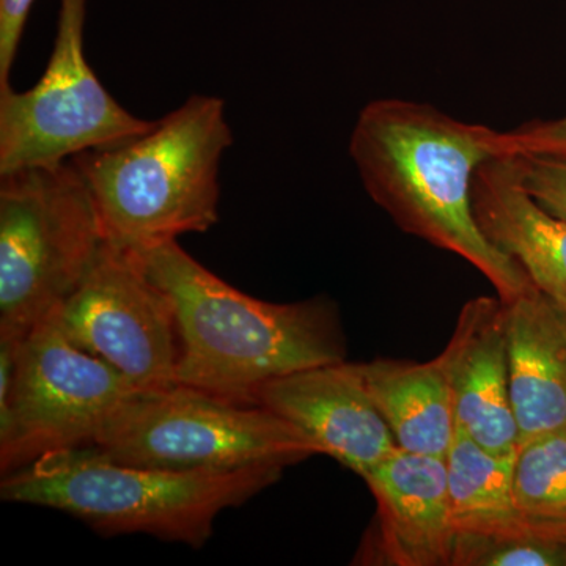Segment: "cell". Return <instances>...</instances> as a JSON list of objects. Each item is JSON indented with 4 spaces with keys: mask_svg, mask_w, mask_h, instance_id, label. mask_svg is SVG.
Instances as JSON below:
<instances>
[{
    "mask_svg": "<svg viewBox=\"0 0 566 566\" xmlns=\"http://www.w3.org/2000/svg\"><path fill=\"white\" fill-rule=\"evenodd\" d=\"M521 182L536 203L566 221V156H515Z\"/></svg>",
    "mask_w": 566,
    "mask_h": 566,
    "instance_id": "obj_19",
    "label": "cell"
},
{
    "mask_svg": "<svg viewBox=\"0 0 566 566\" xmlns=\"http://www.w3.org/2000/svg\"><path fill=\"white\" fill-rule=\"evenodd\" d=\"M233 134L218 96L193 95L140 136L70 159L107 243L145 252L219 221V169Z\"/></svg>",
    "mask_w": 566,
    "mask_h": 566,
    "instance_id": "obj_3",
    "label": "cell"
},
{
    "mask_svg": "<svg viewBox=\"0 0 566 566\" xmlns=\"http://www.w3.org/2000/svg\"><path fill=\"white\" fill-rule=\"evenodd\" d=\"M57 35L41 80L0 87V175L51 167L140 136L153 122L123 109L84 51L85 0H59Z\"/></svg>",
    "mask_w": 566,
    "mask_h": 566,
    "instance_id": "obj_8",
    "label": "cell"
},
{
    "mask_svg": "<svg viewBox=\"0 0 566 566\" xmlns=\"http://www.w3.org/2000/svg\"><path fill=\"white\" fill-rule=\"evenodd\" d=\"M253 403L300 428L319 453L360 476L398 449L354 364L319 365L279 376L255 390Z\"/></svg>",
    "mask_w": 566,
    "mask_h": 566,
    "instance_id": "obj_10",
    "label": "cell"
},
{
    "mask_svg": "<svg viewBox=\"0 0 566 566\" xmlns=\"http://www.w3.org/2000/svg\"><path fill=\"white\" fill-rule=\"evenodd\" d=\"M566 156V115L501 133L499 156Z\"/></svg>",
    "mask_w": 566,
    "mask_h": 566,
    "instance_id": "obj_20",
    "label": "cell"
},
{
    "mask_svg": "<svg viewBox=\"0 0 566 566\" xmlns=\"http://www.w3.org/2000/svg\"><path fill=\"white\" fill-rule=\"evenodd\" d=\"M142 392L71 340L57 311L18 346L9 394L0 397V471L92 446L123 405Z\"/></svg>",
    "mask_w": 566,
    "mask_h": 566,
    "instance_id": "obj_7",
    "label": "cell"
},
{
    "mask_svg": "<svg viewBox=\"0 0 566 566\" xmlns=\"http://www.w3.org/2000/svg\"><path fill=\"white\" fill-rule=\"evenodd\" d=\"M35 0H0V87L10 85V71L25 21Z\"/></svg>",
    "mask_w": 566,
    "mask_h": 566,
    "instance_id": "obj_21",
    "label": "cell"
},
{
    "mask_svg": "<svg viewBox=\"0 0 566 566\" xmlns=\"http://www.w3.org/2000/svg\"><path fill=\"white\" fill-rule=\"evenodd\" d=\"M161 286L177 318V385L253 403L271 379L345 363L334 311L323 301L273 304L255 300L197 262L178 241L133 252Z\"/></svg>",
    "mask_w": 566,
    "mask_h": 566,
    "instance_id": "obj_2",
    "label": "cell"
},
{
    "mask_svg": "<svg viewBox=\"0 0 566 566\" xmlns=\"http://www.w3.org/2000/svg\"><path fill=\"white\" fill-rule=\"evenodd\" d=\"M363 479L378 502L376 558L395 566H452L457 528L446 458L397 449Z\"/></svg>",
    "mask_w": 566,
    "mask_h": 566,
    "instance_id": "obj_11",
    "label": "cell"
},
{
    "mask_svg": "<svg viewBox=\"0 0 566 566\" xmlns=\"http://www.w3.org/2000/svg\"><path fill=\"white\" fill-rule=\"evenodd\" d=\"M398 449L446 458L457 433L452 387L441 357L424 364H354Z\"/></svg>",
    "mask_w": 566,
    "mask_h": 566,
    "instance_id": "obj_15",
    "label": "cell"
},
{
    "mask_svg": "<svg viewBox=\"0 0 566 566\" xmlns=\"http://www.w3.org/2000/svg\"><path fill=\"white\" fill-rule=\"evenodd\" d=\"M472 205L488 240L566 314V221L532 199L515 156L488 159L476 169Z\"/></svg>",
    "mask_w": 566,
    "mask_h": 566,
    "instance_id": "obj_13",
    "label": "cell"
},
{
    "mask_svg": "<svg viewBox=\"0 0 566 566\" xmlns=\"http://www.w3.org/2000/svg\"><path fill=\"white\" fill-rule=\"evenodd\" d=\"M106 243L70 161L0 175V335L24 338L73 294Z\"/></svg>",
    "mask_w": 566,
    "mask_h": 566,
    "instance_id": "obj_5",
    "label": "cell"
},
{
    "mask_svg": "<svg viewBox=\"0 0 566 566\" xmlns=\"http://www.w3.org/2000/svg\"><path fill=\"white\" fill-rule=\"evenodd\" d=\"M452 566H566V526L516 516L457 532Z\"/></svg>",
    "mask_w": 566,
    "mask_h": 566,
    "instance_id": "obj_17",
    "label": "cell"
},
{
    "mask_svg": "<svg viewBox=\"0 0 566 566\" xmlns=\"http://www.w3.org/2000/svg\"><path fill=\"white\" fill-rule=\"evenodd\" d=\"M499 137L428 104L379 99L360 112L349 155L368 196L405 232L461 256L510 301L535 285L488 240L472 205L476 169L497 158Z\"/></svg>",
    "mask_w": 566,
    "mask_h": 566,
    "instance_id": "obj_1",
    "label": "cell"
},
{
    "mask_svg": "<svg viewBox=\"0 0 566 566\" xmlns=\"http://www.w3.org/2000/svg\"><path fill=\"white\" fill-rule=\"evenodd\" d=\"M57 315L74 344L142 392L177 386L180 345L174 304L136 253L106 241Z\"/></svg>",
    "mask_w": 566,
    "mask_h": 566,
    "instance_id": "obj_9",
    "label": "cell"
},
{
    "mask_svg": "<svg viewBox=\"0 0 566 566\" xmlns=\"http://www.w3.org/2000/svg\"><path fill=\"white\" fill-rule=\"evenodd\" d=\"M283 468L180 472L117 463L91 446L2 475L0 497L77 517L106 536L144 534L202 547L216 517L281 479Z\"/></svg>",
    "mask_w": 566,
    "mask_h": 566,
    "instance_id": "obj_4",
    "label": "cell"
},
{
    "mask_svg": "<svg viewBox=\"0 0 566 566\" xmlns=\"http://www.w3.org/2000/svg\"><path fill=\"white\" fill-rule=\"evenodd\" d=\"M516 452L497 455L457 427L446 455L450 510L457 532L495 526L517 516L513 502Z\"/></svg>",
    "mask_w": 566,
    "mask_h": 566,
    "instance_id": "obj_16",
    "label": "cell"
},
{
    "mask_svg": "<svg viewBox=\"0 0 566 566\" xmlns=\"http://www.w3.org/2000/svg\"><path fill=\"white\" fill-rule=\"evenodd\" d=\"M513 502L524 520L566 526V430L517 446Z\"/></svg>",
    "mask_w": 566,
    "mask_h": 566,
    "instance_id": "obj_18",
    "label": "cell"
},
{
    "mask_svg": "<svg viewBox=\"0 0 566 566\" xmlns=\"http://www.w3.org/2000/svg\"><path fill=\"white\" fill-rule=\"evenodd\" d=\"M91 447L117 463L180 472L285 469L319 453L300 428L263 406L180 385L134 395Z\"/></svg>",
    "mask_w": 566,
    "mask_h": 566,
    "instance_id": "obj_6",
    "label": "cell"
},
{
    "mask_svg": "<svg viewBox=\"0 0 566 566\" xmlns=\"http://www.w3.org/2000/svg\"><path fill=\"white\" fill-rule=\"evenodd\" d=\"M439 357L452 387L457 427L497 455L516 452L504 301H469L458 318L452 340Z\"/></svg>",
    "mask_w": 566,
    "mask_h": 566,
    "instance_id": "obj_12",
    "label": "cell"
},
{
    "mask_svg": "<svg viewBox=\"0 0 566 566\" xmlns=\"http://www.w3.org/2000/svg\"><path fill=\"white\" fill-rule=\"evenodd\" d=\"M504 303L510 398L521 446L566 430V314L536 286Z\"/></svg>",
    "mask_w": 566,
    "mask_h": 566,
    "instance_id": "obj_14",
    "label": "cell"
}]
</instances>
